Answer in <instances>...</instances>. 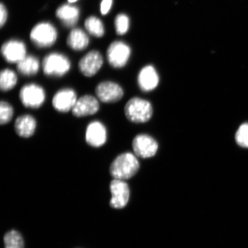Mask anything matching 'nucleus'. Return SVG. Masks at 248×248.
<instances>
[{
	"instance_id": "f257e3e1",
	"label": "nucleus",
	"mask_w": 248,
	"mask_h": 248,
	"mask_svg": "<svg viewBox=\"0 0 248 248\" xmlns=\"http://www.w3.org/2000/svg\"><path fill=\"white\" fill-rule=\"evenodd\" d=\"M140 169V163L136 155L131 153H123L111 163L109 171L114 179H129L135 176Z\"/></svg>"
},
{
	"instance_id": "f03ea898",
	"label": "nucleus",
	"mask_w": 248,
	"mask_h": 248,
	"mask_svg": "<svg viewBox=\"0 0 248 248\" xmlns=\"http://www.w3.org/2000/svg\"><path fill=\"white\" fill-rule=\"evenodd\" d=\"M124 112L130 122L144 123L151 119L153 108L150 102L140 98L134 97L127 102L124 108Z\"/></svg>"
},
{
	"instance_id": "7ed1b4c3",
	"label": "nucleus",
	"mask_w": 248,
	"mask_h": 248,
	"mask_svg": "<svg viewBox=\"0 0 248 248\" xmlns=\"http://www.w3.org/2000/svg\"><path fill=\"white\" fill-rule=\"evenodd\" d=\"M70 61L66 56L57 52L46 56L42 62L43 73L46 76L62 77L69 72Z\"/></svg>"
},
{
	"instance_id": "20e7f679",
	"label": "nucleus",
	"mask_w": 248,
	"mask_h": 248,
	"mask_svg": "<svg viewBox=\"0 0 248 248\" xmlns=\"http://www.w3.org/2000/svg\"><path fill=\"white\" fill-rule=\"evenodd\" d=\"M46 98L45 90L36 83L24 85L19 92V99L24 107L39 108L44 104Z\"/></svg>"
},
{
	"instance_id": "39448f33",
	"label": "nucleus",
	"mask_w": 248,
	"mask_h": 248,
	"mask_svg": "<svg viewBox=\"0 0 248 248\" xmlns=\"http://www.w3.org/2000/svg\"><path fill=\"white\" fill-rule=\"evenodd\" d=\"M57 31L50 23H40L33 28L30 34L32 42L40 48L53 45L57 39Z\"/></svg>"
},
{
	"instance_id": "423d86ee",
	"label": "nucleus",
	"mask_w": 248,
	"mask_h": 248,
	"mask_svg": "<svg viewBox=\"0 0 248 248\" xmlns=\"http://www.w3.org/2000/svg\"><path fill=\"white\" fill-rule=\"evenodd\" d=\"M95 94L98 100L103 103L113 104L122 100L124 91L116 82L103 81L96 86Z\"/></svg>"
},
{
	"instance_id": "0eeeda50",
	"label": "nucleus",
	"mask_w": 248,
	"mask_h": 248,
	"mask_svg": "<svg viewBox=\"0 0 248 248\" xmlns=\"http://www.w3.org/2000/svg\"><path fill=\"white\" fill-rule=\"evenodd\" d=\"M131 48L125 43L114 42L108 46L107 58L108 63L116 69L125 66L131 56Z\"/></svg>"
},
{
	"instance_id": "6e6552de",
	"label": "nucleus",
	"mask_w": 248,
	"mask_h": 248,
	"mask_svg": "<svg viewBox=\"0 0 248 248\" xmlns=\"http://www.w3.org/2000/svg\"><path fill=\"white\" fill-rule=\"evenodd\" d=\"M107 140V127L100 121H93L87 126L85 141L90 146L93 148L102 147L106 144Z\"/></svg>"
},
{
	"instance_id": "1a4fd4ad",
	"label": "nucleus",
	"mask_w": 248,
	"mask_h": 248,
	"mask_svg": "<svg viewBox=\"0 0 248 248\" xmlns=\"http://www.w3.org/2000/svg\"><path fill=\"white\" fill-rule=\"evenodd\" d=\"M78 100L75 90L63 88L59 90L52 98V105L58 112L66 113L72 110Z\"/></svg>"
},
{
	"instance_id": "9d476101",
	"label": "nucleus",
	"mask_w": 248,
	"mask_h": 248,
	"mask_svg": "<svg viewBox=\"0 0 248 248\" xmlns=\"http://www.w3.org/2000/svg\"><path fill=\"white\" fill-rule=\"evenodd\" d=\"M158 147L157 141L147 135H139L133 140L132 148L135 155L144 159L155 156Z\"/></svg>"
},
{
	"instance_id": "9b49d317",
	"label": "nucleus",
	"mask_w": 248,
	"mask_h": 248,
	"mask_svg": "<svg viewBox=\"0 0 248 248\" xmlns=\"http://www.w3.org/2000/svg\"><path fill=\"white\" fill-rule=\"evenodd\" d=\"M111 199L110 205L114 209H122L128 203L130 191L128 184L123 180L114 179L110 184Z\"/></svg>"
},
{
	"instance_id": "f8f14e48",
	"label": "nucleus",
	"mask_w": 248,
	"mask_h": 248,
	"mask_svg": "<svg viewBox=\"0 0 248 248\" xmlns=\"http://www.w3.org/2000/svg\"><path fill=\"white\" fill-rule=\"evenodd\" d=\"M99 101L94 96L89 94L83 95L78 98L71 112L74 116L78 118L94 115L100 110Z\"/></svg>"
},
{
	"instance_id": "ddd939ff",
	"label": "nucleus",
	"mask_w": 248,
	"mask_h": 248,
	"mask_svg": "<svg viewBox=\"0 0 248 248\" xmlns=\"http://www.w3.org/2000/svg\"><path fill=\"white\" fill-rule=\"evenodd\" d=\"M103 63V57L100 52L97 51H90L80 60L79 70L83 76L92 77L100 71Z\"/></svg>"
},
{
	"instance_id": "4468645a",
	"label": "nucleus",
	"mask_w": 248,
	"mask_h": 248,
	"mask_svg": "<svg viewBox=\"0 0 248 248\" xmlns=\"http://www.w3.org/2000/svg\"><path fill=\"white\" fill-rule=\"evenodd\" d=\"M1 54L8 63H18L27 56L26 46L18 40H9L2 46Z\"/></svg>"
},
{
	"instance_id": "2eb2a0df",
	"label": "nucleus",
	"mask_w": 248,
	"mask_h": 248,
	"mask_svg": "<svg viewBox=\"0 0 248 248\" xmlns=\"http://www.w3.org/2000/svg\"><path fill=\"white\" fill-rule=\"evenodd\" d=\"M159 82V77L153 66H145L140 71L138 85L141 91L151 92L156 88Z\"/></svg>"
},
{
	"instance_id": "dca6fc26",
	"label": "nucleus",
	"mask_w": 248,
	"mask_h": 248,
	"mask_svg": "<svg viewBox=\"0 0 248 248\" xmlns=\"http://www.w3.org/2000/svg\"><path fill=\"white\" fill-rule=\"evenodd\" d=\"M14 127L15 132L20 138H30L35 134L36 120L31 114H23L16 119Z\"/></svg>"
},
{
	"instance_id": "f3484780",
	"label": "nucleus",
	"mask_w": 248,
	"mask_h": 248,
	"mask_svg": "<svg viewBox=\"0 0 248 248\" xmlns=\"http://www.w3.org/2000/svg\"><path fill=\"white\" fill-rule=\"evenodd\" d=\"M56 15L62 22L68 28L75 26L78 21L79 9L75 6L65 4L61 6L57 11Z\"/></svg>"
},
{
	"instance_id": "a211bd4d",
	"label": "nucleus",
	"mask_w": 248,
	"mask_h": 248,
	"mask_svg": "<svg viewBox=\"0 0 248 248\" xmlns=\"http://www.w3.org/2000/svg\"><path fill=\"white\" fill-rule=\"evenodd\" d=\"M67 43L71 48L76 51H81L89 45V38L81 29H75L71 31Z\"/></svg>"
},
{
	"instance_id": "6ab92c4d",
	"label": "nucleus",
	"mask_w": 248,
	"mask_h": 248,
	"mask_svg": "<svg viewBox=\"0 0 248 248\" xmlns=\"http://www.w3.org/2000/svg\"><path fill=\"white\" fill-rule=\"evenodd\" d=\"M40 69V62L38 58L33 56H26L17 63L18 72L26 77L36 75Z\"/></svg>"
},
{
	"instance_id": "aec40b11",
	"label": "nucleus",
	"mask_w": 248,
	"mask_h": 248,
	"mask_svg": "<svg viewBox=\"0 0 248 248\" xmlns=\"http://www.w3.org/2000/svg\"><path fill=\"white\" fill-rule=\"evenodd\" d=\"M18 81L17 74L14 71L6 69L0 73V89L3 92H7L14 89Z\"/></svg>"
},
{
	"instance_id": "412c9836",
	"label": "nucleus",
	"mask_w": 248,
	"mask_h": 248,
	"mask_svg": "<svg viewBox=\"0 0 248 248\" xmlns=\"http://www.w3.org/2000/svg\"><path fill=\"white\" fill-rule=\"evenodd\" d=\"M85 26L86 30L93 36L101 38L104 35L105 29L103 23L97 17L91 16L87 18Z\"/></svg>"
},
{
	"instance_id": "4be33fe9",
	"label": "nucleus",
	"mask_w": 248,
	"mask_h": 248,
	"mask_svg": "<svg viewBox=\"0 0 248 248\" xmlns=\"http://www.w3.org/2000/svg\"><path fill=\"white\" fill-rule=\"evenodd\" d=\"M5 248H24V240L17 231H11L5 235Z\"/></svg>"
},
{
	"instance_id": "5701e85b",
	"label": "nucleus",
	"mask_w": 248,
	"mask_h": 248,
	"mask_svg": "<svg viewBox=\"0 0 248 248\" xmlns=\"http://www.w3.org/2000/svg\"><path fill=\"white\" fill-rule=\"evenodd\" d=\"M14 109L13 107L9 102L1 101L0 103V124L1 125H7L13 119Z\"/></svg>"
},
{
	"instance_id": "b1692460",
	"label": "nucleus",
	"mask_w": 248,
	"mask_h": 248,
	"mask_svg": "<svg viewBox=\"0 0 248 248\" xmlns=\"http://www.w3.org/2000/svg\"><path fill=\"white\" fill-rule=\"evenodd\" d=\"M235 140L239 146L248 148V123H244L238 129Z\"/></svg>"
},
{
	"instance_id": "393cba45",
	"label": "nucleus",
	"mask_w": 248,
	"mask_h": 248,
	"mask_svg": "<svg viewBox=\"0 0 248 248\" xmlns=\"http://www.w3.org/2000/svg\"><path fill=\"white\" fill-rule=\"evenodd\" d=\"M115 27L117 34L120 35L125 34L129 30V17L125 14L117 15L115 20Z\"/></svg>"
},
{
	"instance_id": "a878e982",
	"label": "nucleus",
	"mask_w": 248,
	"mask_h": 248,
	"mask_svg": "<svg viewBox=\"0 0 248 248\" xmlns=\"http://www.w3.org/2000/svg\"><path fill=\"white\" fill-rule=\"evenodd\" d=\"M113 4V0H102L100 5V11L103 15H107Z\"/></svg>"
},
{
	"instance_id": "bb28decb",
	"label": "nucleus",
	"mask_w": 248,
	"mask_h": 248,
	"mask_svg": "<svg viewBox=\"0 0 248 248\" xmlns=\"http://www.w3.org/2000/svg\"><path fill=\"white\" fill-rule=\"evenodd\" d=\"M8 17V12L7 9L2 4L0 5V26L1 27L4 26L7 21Z\"/></svg>"
},
{
	"instance_id": "cd10ccee",
	"label": "nucleus",
	"mask_w": 248,
	"mask_h": 248,
	"mask_svg": "<svg viewBox=\"0 0 248 248\" xmlns=\"http://www.w3.org/2000/svg\"><path fill=\"white\" fill-rule=\"evenodd\" d=\"M78 1V0H68V2L70 3V4H73V3L76 2Z\"/></svg>"
}]
</instances>
